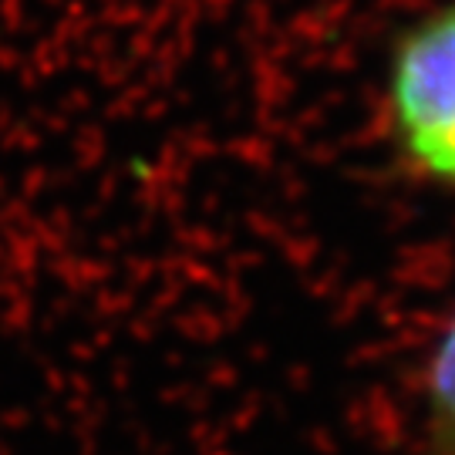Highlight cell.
Instances as JSON below:
<instances>
[{"label":"cell","instance_id":"1","mask_svg":"<svg viewBox=\"0 0 455 455\" xmlns=\"http://www.w3.org/2000/svg\"><path fill=\"white\" fill-rule=\"evenodd\" d=\"M385 129L415 176L455 189V0L432 7L391 44Z\"/></svg>","mask_w":455,"mask_h":455},{"label":"cell","instance_id":"2","mask_svg":"<svg viewBox=\"0 0 455 455\" xmlns=\"http://www.w3.org/2000/svg\"><path fill=\"white\" fill-rule=\"evenodd\" d=\"M425 415L439 455H455V307L425 361Z\"/></svg>","mask_w":455,"mask_h":455}]
</instances>
